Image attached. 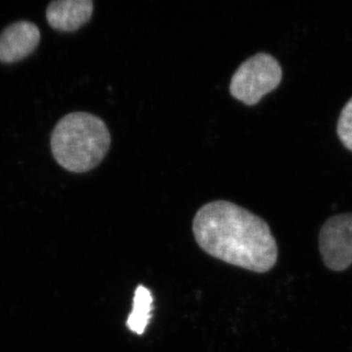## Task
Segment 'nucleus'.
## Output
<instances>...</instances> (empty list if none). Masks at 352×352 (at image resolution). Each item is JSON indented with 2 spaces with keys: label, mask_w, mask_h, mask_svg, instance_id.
Masks as SVG:
<instances>
[{
  "label": "nucleus",
  "mask_w": 352,
  "mask_h": 352,
  "mask_svg": "<svg viewBox=\"0 0 352 352\" xmlns=\"http://www.w3.org/2000/svg\"><path fill=\"white\" fill-rule=\"evenodd\" d=\"M197 244L212 258L256 273L272 270L276 240L261 217L227 201L206 204L193 220Z\"/></svg>",
  "instance_id": "obj_1"
},
{
  "label": "nucleus",
  "mask_w": 352,
  "mask_h": 352,
  "mask_svg": "<svg viewBox=\"0 0 352 352\" xmlns=\"http://www.w3.org/2000/svg\"><path fill=\"white\" fill-rule=\"evenodd\" d=\"M111 146L105 122L85 112L65 116L51 135V151L58 164L75 173H87L103 161Z\"/></svg>",
  "instance_id": "obj_2"
},
{
  "label": "nucleus",
  "mask_w": 352,
  "mask_h": 352,
  "mask_svg": "<svg viewBox=\"0 0 352 352\" xmlns=\"http://www.w3.org/2000/svg\"><path fill=\"white\" fill-rule=\"evenodd\" d=\"M279 62L267 53H258L245 60L231 78L230 94L248 106L256 105L263 96L281 83Z\"/></svg>",
  "instance_id": "obj_3"
},
{
  "label": "nucleus",
  "mask_w": 352,
  "mask_h": 352,
  "mask_svg": "<svg viewBox=\"0 0 352 352\" xmlns=\"http://www.w3.org/2000/svg\"><path fill=\"white\" fill-rule=\"evenodd\" d=\"M319 249L329 270L344 271L352 264V214L331 217L319 235Z\"/></svg>",
  "instance_id": "obj_4"
},
{
  "label": "nucleus",
  "mask_w": 352,
  "mask_h": 352,
  "mask_svg": "<svg viewBox=\"0 0 352 352\" xmlns=\"http://www.w3.org/2000/svg\"><path fill=\"white\" fill-rule=\"evenodd\" d=\"M38 25L29 21L13 23L0 34V62L12 64L32 54L41 43Z\"/></svg>",
  "instance_id": "obj_5"
},
{
  "label": "nucleus",
  "mask_w": 352,
  "mask_h": 352,
  "mask_svg": "<svg viewBox=\"0 0 352 352\" xmlns=\"http://www.w3.org/2000/svg\"><path fill=\"white\" fill-rule=\"evenodd\" d=\"M92 14L91 0H58L48 4L46 20L56 31L75 32L87 24Z\"/></svg>",
  "instance_id": "obj_6"
},
{
  "label": "nucleus",
  "mask_w": 352,
  "mask_h": 352,
  "mask_svg": "<svg viewBox=\"0 0 352 352\" xmlns=\"http://www.w3.org/2000/svg\"><path fill=\"white\" fill-rule=\"evenodd\" d=\"M153 296L149 289L139 285L133 298V308L127 317L126 326L131 332L142 335L151 318Z\"/></svg>",
  "instance_id": "obj_7"
},
{
  "label": "nucleus",
  "mask_w": 352,
  "mask_h": 352,
  "mask_svg": "<svg viewBox=\"0 0 352 352\" xmlns=\"http://www.w3.org/2000/svg\"><path fill=\"white\" fill-rule=\"evenodd\" d=\"M338 135L344 147L352 152V98L340 113L338 122Z\"/></svg>",
  "instance_id": "obj_8"
}]
</instances>
